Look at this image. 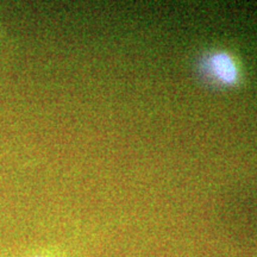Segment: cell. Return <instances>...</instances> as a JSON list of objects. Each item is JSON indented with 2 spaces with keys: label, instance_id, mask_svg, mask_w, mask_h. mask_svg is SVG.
<instances>
[{
  "label": "cell",
  "instance_id": "cell-1",
  "mask_svg": "<svg viewBox=\"0 0 257 257\" xmlns=\"http://www.w3.org/2000/svg\"><path fill=\"white\" fill-rule=\"evenodd\" d=\"M205 70L213 81L224 86H233L239 81V66L227 51L212 53L205 61Z\"/></svg>",
  "mask_w": 257,
  "mask_h": 257
},
{
  "label": "cell",
  "instance_id": "cell-2",
  "mask_svg": "<svg viewBox=\"0 0 257 257\" xmlns=\"http://www.w3.org/2000/svg\"><path fill=\"white\" fill-rule=\"evenodd\" d=\"M23 257H63V255L54 248H37L29 250Z\"/></svg>",
  "mask_w": 257,
  "mask_h": 257
}]
</instances>
